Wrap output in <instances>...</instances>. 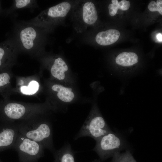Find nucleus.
<instances>
[{
	"label": "nucleus",
	"instance_id": "nucleus-10",
	"mask_svg": "<svg viewBox=\"0 0 162 162\" xmlns=\"http://www.w3.org/2000/svg\"><path fill=\"white\" fill-rule=\"evenodd\" d=\"M76 8L75 19L86 26L93 25L98 19L94 4L91 1H85L78 4Z\"/></svg>",
	"mask_w": 162,
	"mask_h": 162
},
{
	"label": "nucleus",
	"instance_id": "nucleus-13",
	"mask_svg": "<svg viewBox=\"0 0 162 162\" xmlns=\"http://www.w3.org/2000/svg\"><path fill=\"white\" fill-rule=\"evenodd\" d=\"M11 69L0 71V95L3 100L9 99L10 96L15 93L11 81L14 76Z\"/></svg>",
	"mask_w": 162,
	"mask_h": 162
},
{
	"label": "nucleus",
	"instance_id": "nucleus-19",
	"mask_svg": "<svg viewBox=\"0 0 162 162\" xmlns=\"http://www.w3.org/2000/svg\"><path fill=\"white\" fill-rule=\"evenodd\" d=\"M112 162H137L128 150L121 153H116L112 156Z\"/></svg>",
	"mask_w": 162,
	"mask_h": 162
},
{
	"label": "nucleus",
	"instance_id": "nucleus-2",
	"mask_svg": "<svg viewBox=\"0 0 162 162\" xmlns=\"http://www.w3.org/2000/svg\"><path fill=\"white\" fill-rule=\"evenodd\" d=\"M44 114H38L16 123L20 134L40 144L53 153L55 150L52 125L44 117Z\"/></svg>",
	"mask_w": 162,
	"mask_h": 162
},
{
	"label": "nucleus",
	"instance_id": "nucleus-26",
	"mask_svg": "<svg viewBox=\"0 0 162 162\" xmlns=\"http://www.w3.org/2000/svg\"><path fill=\"white\" fill-rule=\"evenodd\" d=\"M0 162H2L0 160Z\"/></svg>",
	"mask_w": 162,
	"mask_h": 162
},
{
	"label": "nucleus",
	"instance_id": "nucleus-7",
	"mask_svg": "<svg viewBox=\"0 0 162 162\" xmlns=\"http://www.w3.org/2000/svg\"><path fill=\"white\" fill-rule=\"evenodd\" d=\"M93 150L100 159L104 160L112 157L124 147V143L119 135L111 131L96 141Z\"/></svg>",
	"mask_w": 162,
	"mask_h": 162
},
{
	"label": "nucleus",
	"instance_id": "nucleus-15",
	"mask_svg": "<svg viewBox=\"0 0 162 162\" xmlns=\"http://www.w3.org/2000/svg\"><path fill=\"white\" fill-rule=\"evenodd\" d=\"M51 89L55 93L57 98L64 102H71L74 97V94L72 88L66 87L58 84H54L51 85Z\"/></svg>",
	"mask_w": 162,
	"mask_h": 162
},
{
	"label": "nucleus",
	"instance_id": "nucleus-6",
	"mask_svg": "<svg viewBox=\"0 0 162 162\" xmlns=\"http://www.w3.org/2000/svg\"><path fill=\"white\" fill-rule=\"evenodd\" d=\"M111 131L103 117L94 110L85 122L74 140L82 137L89 136L96 141Z\"/></svg>",
	"mask_w": 162,
	"mask_h": 162
},
{
	"label": "nucleus",
	"instance_id": "nucleus-25",
	"mask_svg": "<svg viewBox=\"0 0 162 162\" xmlns=\"http://www.w3.org/2000/svg\"><path fill=\"white\" fill-rule=\"evenodd\" d=\"M92 162H100V161L99 160H96L93 161Z\"/></svg>",
	"mask_w": 162,
	"mask_h": 162
},
{
	"label": "nucleus",
	"instance_id": "nucleus-8",
	"mask_svg": "<svg viewBox=\"0 0 162 162\" xmlns=\"http://www.w3.org/2000/svg\"><path fill=\"white\" fill-rule=\"evenodd\" d=\"M19 53L10 37L0 43V71L11 69L16 63Z\"/></svg>",
	"mask_w": 162,
	"mask_h": 162
},
{
	"label": "nucleus",
	"instance_id": "nucleus-14",
	"mask_svg": "<svg viewBox=\"0 0 162 162\" xmlns=\"http://www.w3.org/2000/svg\"><path fill=\"white\" fill-rule=\"evenodd\" d=\"M120 35V32L118 30L109 29L99 32L96 36L95 40L100 45H109L117 41Z\"/></svg>",
	"mask_w": 162,
	"mask_h": 162
},
{
	"label": "nucleus",
	"instance_id": "nucleus-1",
	"mask_svg": "<svg viewBox=\"0 0 162 162\" xmlns=\"http://www.w3.org/2000/svg\"><path fill=\"white\" fill-rule=\"evenodd\" d=\"M12 31L10 37L19 53L26 54L37 60L44 54L47 32L45 29L23 20L16 22Z\"/></svg>",
	"mask_w": 162,
	"mask_h": 162
},
{
	"label": "nucleus",
	"instance_id": "nucleus-5",
	"mask_svg": "<svg viewBox=\"0 0 162 162\" xmlns=\"http://www.w3.org/2000/svg\"><path fill=\"white\" fill-rule=\"evenodd\" d=\"M13 148L17 153L19 162H38L45 149L40 144L20 133Z\"/></svg>",
	"mask_w": 162,
	"mask_h": 162
},
{
	"label": "nucleus",
	"instance_id": "nucleus-22",
	"mask_svg": "<svg viewBox=\"0 0 162 162\" xmlns=\"http://www.w3.org/2000/svg\"><path fill=\"white\" fill-rule=\"evenodd\" d=\"M118 5L119 9L123 10H126L129 8L130 4L129 1L123 0L118 2Z\"/></svg>",
	"mask_w": 162,
	"mask_h": 162
},
{
	"label": "nucleus",
	"instance_id": "nucleus-23",
	"mask_svg": "<svg viewBox=\"0 0 162 162\" xmlns=\"http://www.w3.org/2000/svg\"><path fill=\"white\" fill-rule=\"evenodd\" d=\"M156 38L160 42H162V34L161 33H159L156 36Z\"/></svg>",
	"mask_w": 162,
	"mask_h": 162
},
{
	"label": "nucleus",
	"instance_id": "nucleus-11",
	"mask_svg": "<svg viewBox=\"0 0 162 162\" xmlns=\"http://www.w3.org/2000/svg\"><path fill=\"white\" fill-rule=\"evenodd\" d=\"M16 86L14 88L15 93H19L29 95H35L40 89L38 74L22 77L16 76Z\"/></svg>",
	"mask_w": 162,
	"mask_h": 162
},
{
	"label": "nucleus",
	"instance_id": "nucleus-20",
	"mask_svg": "<svg viewBox=\"0 0 162 162\" xmlns=\"http://www.w3.org/2000/svg\"><path fill=\"white\" fill-rule=\"evenodd\" d=\"M148 8L149 10L152 11H158L162 14V0H158L156 2L154 1H151L148 4Z\"/></svg>",
	"mask_w": 162,
	"mask_h": 162
},
{
	"label": "nucleus",
	"instance_id": "nucleus-12",
	"mask_svg": "<svg viewBox=\"0 0 162 162\" xmlns=\"http://www.w3.org/2000/svg\"><path fill=\"white\" fill-rule=\"evenodd\" d=\"M50 64V71L52 76L60 80L65 78V72L68 70V67L65 61L60 57L53 59L46 58L43 56L38 60Z\"/></svg>",
	"mask_w": 162,
	"mask_h": 162
},
{
	"label": "nucleus",
	"instance_id": "nucleus-9",
	"mask_svg": "<svg viewBox=\"0 0 162 162\" xmlns=\"http://www.w3.org/2000/svg\"><path fill=\"white\" fill-rule=\"evenodd\" d=\"M19 132L16 123H0V152L13 148Z\"/></svg>",
	"mask_w": 162,
	"mask_h": 162
},
{
	"label": "nucleus",
	"instance_id": "nucleus-21",
	"mask_svg": "<svg viewBox=\"0 0 162 162\" xmlns=\"http://www.w3.org/2000/svg\"><path fill=\"white\" fill-rule=\"evenodd\" d=\"M112 3L110 4L108 6L109 14L111 16H115L117 13L119 8L118 2L117 0H112Z\"/></svg>",
	"mask_w": 162,
	"mask_h": 162
},
{
	"label": "nucleus",
	"instance_id": "nucleus-17",
	"mask_svg": "<svg viewBox=\"0 0 162 162\" xmlns=\"http://www.w3.org/2000/svg\"><path fill=\"white\" fill-rule=\"evenodd\" d=\"M37 1L33 0H15L13 1L11 6L8 9L3 10L2 14L8 16L16 10L25 8L34 9L38 7Z\"/></svg>",
	"mask_w": 162,
	"mask_h": 162
},
{
	"label": "nucleus",
	"instance_id": "nucleus-18",
	"mask_svg": "<svg viewBox=\"0 0 162 162\" xmlns=\"http://www.w3.org/2000/svg\"><path fill=\"white\" fill-rule=\"evenodd\" d=\"M116 62L118 64L123 67L132 66L138 62L137 54L132 52H124L119 54L116 58Z\"/></svg>",
	"mask_w": 162,
	"mask_h": 162
},
{
	"label": "nucleus",
	"instance_id": "nucleus-3",
	"mask_svg": "<svg viewBox=\"0 0 162 162\" xmlns=\"http://www.w3.org/2000/svg\"><path fill=\"white\" fill-rule=\"evenodd\" d=\"M52 107L47 104L29 103L11 100L0 101V121L15 123L34 116L45 114Z\"/></svg>",
	"mask_w": 162,
	"mask_h": 162
},
{
	"label": "nucleus",
	"instance_id": "nucleus-4",
	"mask_svg": "<svg viewBox=\"0 0 162 162\" xmlns=\"http://www.w3.org/2000/svg\"><path fill=\"white\" fill-rule=\"evenodd\" d=\"M72 8L71 3L63 2L42 11L34 18L26 21L46 31H50L64 19Z\"/></svg>",
	"mask_w": 162,
	"mask_h": 162
},
{
	"label": "nucleus",
	"instance_id": "nucleus-24",
	"mask_svg": "<svg viewBox=\"0 0 162 162\" xmlns=\"http://www.w3.org/2000/svg\"><path fill=\"white\" fill-rule=\"evenodd\" d=\"M3 10H2V8H1V2L0 1V14L2 13L3 12Z\"/></svg>",
	"mask_w": 162,
	"mask_h": 162
},
{
	"label": "nucleus",
	"instance_id": "nucleus-16",
	"mask_svg": "<svg viewBox=\"0 0 162 162\" xmlns=\"http://www.w3.org/2000/svg\"><path fill=\"white\" fill-rule=\"evenodd\" d=\"M53 154L54 162H75L74 153L69 144L55 151Z\"/></svg>",
	"mask_w": 162,
	"mask_h": 162
}]
</instances>
